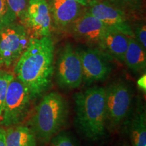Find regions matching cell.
I'll return each mask as SVG.
<instances>
[{"instance_id": "cell-12", "label": "cell", "mask_w": 146, "mask_h": 146, "mask_svg": "<svg viewBox=\"0 0 146 146\" xmlns=\"http://www.w3.org/2000/svg\"><path fill=\"white\" fill-rule=\"evenodd\" d=\"M51 16L56 28L66 29L81 14L83 5L74 0H48Z\"/></svg>"}, {"instance_id": "cell-6", "label": "cell", "mask_w": 146, "mask_h": 146, "mask_svg": "<svg viewBox=\"0 0 146 146\" xmlns=\"http://www.w3.org/2000/svg\"><path fill=\"white\" fill-rule=\"evenodd\" d=\"M54 74L62 89H77L83 84V70L78 50L70 43L60 50L54 66Z\"/></svg>"}, {"instance_id": "cell-18", "label": "cell", "mask_w": 146, "mask_h": 146, "mask_svg": "<svg viewBox=\"0 0 146 146\" xmlns=\"http://www.w3.org/2000/svg\"><path fill=\"white\" fill-rule=\"evenodd\" d=\"M14 76L4 70H0V119L2 116L5 100L9 84L14 79Z\"/></svg>"}, {"instance_id": "cell-20", "label": "cell", "mask_w": 146, "mask_h": 146, "mask_svg": "<svg viewBox=\"0 0 146 146\" xmlns=\"http://www.w3.org/2000/svg\"><path fill=\"white\" fill-rule=\"evenodd\" d=\"M134 33V38L145 49L146 47V27L145 24L142 23L139 24L135 27Z\"/></svg>"}, {"instance_id": "cell-13", "label": "cell", "mask_w": 146, "mask_h": 146, "mask_svg": "<svg viewBox=\"0 0 146 146\" xmlns=\"http://www.w3.org/2000/svg\"><path fill=\"white\" fill-rule=\"evenodd\" d=\"M129 38L117 30L108 28L98 47L112 59L117 60L120 63H125Z\"/></svg>"}, {"instance_id": "cell-5", "label": "cell", "mask_w": 146, "mask_h": 146, "mask_svg": "<svg viewBox=\"0 0 146 146\" xmlns=\"http://www.w3.org/2000/svg\"><path fill=\"white\" fill-rule=\"evenodd\" d=\"M32 100L27 87L14 77L8 85L1 125L10 127L20 125L28 116Z\"/></svg>"}, {"instance_id": "cell-11", "label": "cell", "mask_w": 146, "mask_h": 146, "mask_svg": "<svg viewBox=\"0 0 146 146\" xmlns=\"http://www.w3.org/2000/svg\"><path fill=\"white\" fill-rule=\"evenodd\" d=\"M72 35L78 41L98 46L108 27L98 18L85 12L70 25Z\"/></svg>"}, {"instance_id": "cell-14", "label": "cell", "mask_w": 146, "mask_h": 146, "mask_svg": "<svg viewBox=\"0 0 146 146\" xmlns=\"http://www.w3.org/2000/svg\"><path fill=\"white\" fill-rule=\"evenodd\" d=\"M129 135L133 146H146L145 110L141 102L137 105L129 125Z\"/></svg>"}, {"instance_id": "cell-24", "label": "cell", "mask_w": 146, "mask_h": 146, "mask_svg": "<svg viewBox=\"0 0 146 146\" xmlns=\"http://www.w3.org/2000/svg\"><path fill=\"white\" fill-rule=\"evenodd\" d=\"M0 146H6L5 143V130L0 126Z\"/></svg>"}, {"instance_id": "cell-26", "label": "cell", "mask_w": 146, "mask_h": 146, "mask_svg": "<svg viewBox=\"0 0 146 146\" xmlns=\"http://www.w3.org/2000/svg\"><path fill=\"white\" fill-rule=\"evenodd\" d=\"M96 1H102V2L110 3H112V4H114L115 5H117V3L118 2V0H96Z\"/></svg>"}, {"instance_id": "cell-1", "label": "cell", "mask_w": 146, "mask_h": 146, "mask_svg": "<svg viewBox=\"0 0 146 146\" xmlns=\"http://www.w3.org/2000/svg\"><path fill=\"white\" fill-rule=\"evenodd\" d=\"M16 77L29 89L32 99L43 96L54 74V45L50 36L30 37L14 68Z\"/></svg>"}, {"instance_id": "cell-21", "label": "cell", "mask_w": 146, "mask_h": 146, "mask_svg": "<svg viewBox=\"0 0 146 146\" xmlns=\"http://www.w3.org/2000/svg\"><path fill=\"white\" fill-rule=\"evenodd\" d=\"M118 5H120L123 9L133 12L134 10H139L141 5V0H118L116 6ZM123 9H122V10Z\"/></svg>"}, {"instance_id": "cell-23", "label": "cell", "mask_w": 146, "mask_h": 146, "mask_svg": "<svg viewBox=\"0 0 146 146\" xmlns=\"http://www.w3.org/2000/svg\"><path fill=\"white\" fill-rule=\"evenodd\" d=\"M138 88L143 91V93L146 92V75L145 73L142 75L137 81Z\"/></svg>"}, {"instance_id": "cell-2", "label": "cell", "mask_w": 146, "mask_h": 146, "mask_svg": "<svg viewBox=\"0 0 146 146\" xmlns=\"http://www.w3.org/2000/svg\"><path fill=\"white\" fill-rule=\"evenodd\" d=\"M74 100L75 123L79 131L93 141L102 139L107 128L105 88L89 87L76 93Z\"/></svg>"}, {"instance_id": "cell-17", "label": "cell", "mask_w": 146, "mask_h": 146, "mask_svg": "<svg viewBox=\"0 0 146 146\" xmlns=\"http://www.w3.org/2000/svg\"><path fill=\"white\" fill-rule=\"evenodd\" d=\"M8 5L6 23L7 25L21 20L27 8V0H6Z\"/></svg>"}, {"instance_id": "cell-4", "label": "cell", "mask_w": 146, "mask_h": 146, "mask_svg": "<svg viewBox=\"0 0 146 146\" xmlns=\"http://www.w3.org/2000/svg\"><path fill=\"white\" fill-rule=\"evenodd\" d=\"M105 91L107 127L116 129L125 121L130 112L132 89L127 82L118 81L109 85Z\"/></svg>"}, {"instance_id": "cell-10", "label": "cell", "mask_w": 146, "mask_h": 146, "mask_svg": "<svg viewBox=\"0 0 146 146\" xmlns=\"http://www.w3.org/2000/svg\"><path fill=\"white\" fill-rule=\"evenodd\" d=\"M85 12L98 18L108 28L115 29L128 37L134 38V33L127 21V15L118 6L112 3L91 0Z\"/></svg>"}, {"instance_id": "cell-16", "label": "cell", "mask_w": 146, "mask_h": 146, "mask_svg": "<svg viewBox=\"0 0 146 146\" xmlns=\"http://www.w3.org/2000/svg\"><path fill=\"white\" fill-rule=\"evenodd\" d=\"M125 63L133 72H139L145 69V49L135 38H129V45L125 54Z\"/></svg>"}, {"instance_id": "cell-7", "label": "cell", "mask_w": 146, "mask_h": 146, "mask_svg": "<svg viewBox=\"0 0 146 146\" xmlns=\"http://www.w3.org/2000/svg\"><path fill=\"white\" fill-rule=\"evenodd\" d=\"M30 36L21 23H14L0 29V66L14 64L28 46Z\"/></svg>"}, {"instance_id": "cell-3", "label": "cell", "mask_w": 146, "mask_h": 146, "mask_svg": "<svg viewBox=\"0 0 146 146\" xmlns=\"http://www.w3.org/2000/svg\"><path fill=\"white\" fill-rule=\"evenodd\" d=\"M69 106L59 93L52 91L43 97L29 120L36 139L46 144L58 134L68 121Z\"/></svg>"}, {"instance_id": "cell-22", "label": "cell", "mask_w": 146, "mask_h": 146, "mask_svg": "<svg viewBox=\"0 0 146 146\" xmlns=\"http://www.w3.org/2000/svg\"><path fill=\"white\" fill-rule=\"evenodd\" d=\"M7 13L8 5L6 0H0V29L7 26Z\"/></svg>"}, {"instance_id": "cell-15", "label": "cell", "mask_w": 146, "mask_h": 146, "mask_svg": "<svg viewBox=\"0 0 146 146\" xmlns=\"http://www.w3.org/2000/svg\"><path fill=\"white\" fill-rule=\"evenodd\" d=\"M36 141L33 131L27 126H12L5 130L6 146H36Z\"/></svg>"}, {"instance_id": "cell-19", "label": "cell", "mask_w": 146, "mask_h": 146, "mask_svg": "<svg viewBox=\"0 0 146 146\" xmlns=\"http://www.w3.org/2000/svg\"><path fill=\"white\" fill-rule=\"evenodd\" d=\"M50 141V146H78L72 137L66 133H59Z\"/></svg>"}, {"instance_id": "cell-25", "label": "cell", "mask_w": 146, "mask_h": 146, "mask_svg": "<svg viewBox=\"0 0 146 146\" xmlns=\"http://www.w3.org/2000/svg\"><path fill=\"white\" fill-rule=\"evenodd\" d=\"M74 1L79 3L80 4L82 5H85V6H87V5H89V2L91 1V0H74Z\"/></svg>"}, {"instance_id": "cell-8", "label": "cell", "mask_w": 146, "mask_h": 146, "mask_svg": "<svg viewBox=\"0 0 146 146\" xmlns=\"http://www.w3.org/2000/svg\"><path fill=\"white\" fill-rule=\"evenodd\" d=\"M20 21L30 37L50 36L52 16L47 0H29Z\"/></svg>"}, {"instance_id": "cell-9", "label": "cell", "mask_w": 146, "mask_h": 146, "mask_svg": "<svg viewBox=\"0 0 146 146\" xmlns=\"http://www.w3.org/2000/svg\"><path fill=\"white\" fill-rule=\"evenodd\" d=\"M83 70V83L86 85L104 81L112 72L111 58L97 48L78 50Z\"/></svg>"}]
</instances>
